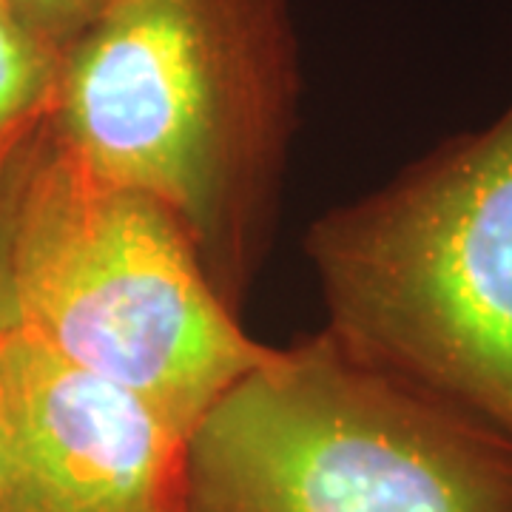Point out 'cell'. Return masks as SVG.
Masks as SVG:
<instances>
[{
  "mask_svg": "<svg viewBox=\"0 0 512 512\" xmlns=\"http://www.w3.org/2000/svg\"><path fill=\"white\" fill-rule=\"evenodd\" d=\"M191 436L29 330L0 336L3 512H177Z\"/></svg>",
  "mask_w": 512,
  "mask_h": 512,
  "instance_id": "5b68a950",
  "label": "cell"
},
{
  "mask_svg": "<svg viewBox=\"0 0 512 512\" xmlns=\"http://www.w3.org/2000/svg\"><path fill=\"white\" fill-rule=\"evenodd\" d=\"M9 3L26 20V26L40 40H46L60 57L103 6V0H9Z\"/></svg>",
  "mask_w": 512,
  "mask_h": 512,
  "instance_id": "ba28073f",
  "label": "cell"
},
{
  "mask_svg": "<svg viewBox=\"0 0 512 512\" xmlns=\"http://www.w3.org/2000/svg\"><path fill=\"white\" fill-rule=\"evenodd\" d=\"M43 126H37L32 134H26L15 143L0 148V336L9 333L12 328H18L15 231H18L20 194H23V183H26V174H29V165H32V157H35Z\"/></svg>",
  "mask_w": 512,
  "mask_h": 512,
  "instance_id": "52a82bcc",
  "label": "cell"
},
{
  "mask_svg": "<svg viewBox=\"0 0 512 512\" xmlns=\"http://www.w3.org/2000/svg\"><path fill=\"white\" fill-rule=\"evenodd\" d=\"M330 339L512 441V103L308 234Z\"/></svg>",
  "mask_w": 512,
  "mask_h": 512,
  "instance_id": "7a4b0ae2",
  "label": "cell"
},
{
  "mask_svg": "<svg viewBox=\"0 0 512 512\" xmlns=\"http://www.w3.org/2000/svg\"><path fill=\"white\" fill-rule=\"evenodd\" d=\"M0 512H3V453H0Z\"/></svg>",
  "mask_w": 512,
  "mask_h": 512,
  "instance_id": "9c48e42d",
  "label": "cell"
},
{
  "mask_svg": "<svg viewBox=\"0 0 512 512\" xmlns=\"http://www.w3.org/2000/svg\"><path fill=\"white\" fill-rule=\"evenodd\" d=\"M177 512H512V441L319 333L211 407Z\"/></svg>",
  "mask_w": 512,
  "mask_h": 512,
  "instance_id": "3957f363",
  "label": "cell"
},
{
  "mask_svg": "<svg viewBox=\"0 0 512 512\" xmlns=\"http://www.w3.org/2000/svg\"><path fill=\"white\" fill-rule=\"evenodd\" d=\"M296 94L288 0H103L60 57L49 134L97 177L163 202L239 313Z\"/></svg>",
  "mask_w": 512,
  "mask_h": 512,
  "instance_id": "6da1fadb",
  "label": "cell"
},
{
  "mask_svg": "<svg viewBox=\"0 0 512 512\" xmlns=\"http://www.w3.org/2000/svg\"><path fill=\"white\" fill-rule=\"evenodd\" d=\"M18 328L154 404L188 436L276 348L239 328L163 202L37 140L15 231Z\"/></svg>",
  "mask_w": 512,
  "mask_h": 512,
  "instance_id": "277c9868",
  "label": "cell"
},
{
  "mask_svg": "<svg viewBox=\"0 0 512 512\" xmlns=\"http://www.w3.org/2000/svg\"><path fill=\"white\" fill-rule=\"evenodd\" d=\"M57 72L60 55L26 26L9 0H0V148L46 123Z\"/></svg>",
  "mask_w": 512,
  "mask_h": 512,
  "instance_id": "8992f818",
  "label": "cell"
}]
</instances>
